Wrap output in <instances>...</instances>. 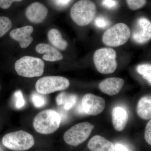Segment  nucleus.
<instances>
[{"instance_id": "31", "label": "nucleus", "mask_w": 151, "mask_h": 151, "mask_svg": "<svg viewBox=\"0 0 151 151\" xmlns=\"http://www.w3.org/2000/svg\"><path fill=\"white\" fill-rule=\"evenodd\" d=\"M114 150L116 151H129L125 146L120 144H116L114 147Z\"/></svg>"}, {"instance_id": "21", "label": "nucleus", "mask_w": 151, "mask_h": 151, "mask_svg": "<svg viewBox=\"0 0 151 151\" xmlns=\"http://www.w3.org/2000/svg\"><path fill=\"white\" fill-rule=\"evenodd\" d=\"M31 97L33 104L36 108H42L46 105L47 100L43 94L35 92L32 94Z\"/></svg>"}, {"instance_id": "14", "label": "nucleus", "mask_w": 151, "mask_h": 151, "mask_svg": "<svg viewBox=\"0 0 151 151\" xmlns=\"http://www.w3.org/2000/svg\"><path fill=\"white\" fill-rule=\"evenodd\" d=\"M38 53L44 54L42 58L49 62H54L63 58L62 54L56 49L45 43H40L36 47Z\"/></svg>"}, {"instance_id": "9", "label": "nucleus", "mask_w": 151, "mask_h": 151, "mask_svg": "<svg viewBox=\"0 0 151 151\" xmlns=\"http://www.w3.org/2000/svg\"><path fill=\"white\" fill-rule=\"evenodd\" d=\"M132 40L135 43L143 45L147 43L151 38V23L147 19L144 17L139 18L131 31Z\"/></svg>"}, {"instance_id": "24", "label": "nucleus", "mask_w": 151, "mask_h": 151, "mask_svg": "<svg viewBox=\"0 0 151 151\" xmlns=\"http://www.w3.org/2000/svg\"><path fill=\"white\" fill-rule=\"evenodd\" d=\"M14 97L15 101V107L17 109H20L23 107L25 102L22 93L20 90H17L14 94Z\"/></svg>"}, {"instance_id": "29", "label": "nucleus", "mask_w": 151, "mask_h": 151, "mask_svg": "<svg viewBox=\"0 0 151 151\" xmlns=\"http://www.w3.org/2000/svg\"><path fill=\"white\" fill-rule=\"evenodd\" d=\"M23 0H0V8L2 9H8L14 2H20Z\"/></svg>"}, {"instance_id": "33", "label": "nucleus", "mask_w": 151, "mask_h": 151, "mask_svg": "<svg viewBox=\"0 0 151 151\" xmlns=\"http://www.w3.org/2000/svg\"><path fill=\"white\" fill-rule=\"evenodd\" d=\"M1 85H0V90H1Z\"/></svg>"}, {"instance_id": "17", "label": "nucleus", "mask_w": 151, "mask_h": 151, "mask_svg": "<svg viewBox=\"0 0 151 151\" xmlns=\"http://www.w3.org/2000/svg\"><path fill=\"white\" fill-rule=\"evenodd\" d=\"M47 37L50 43L56 48L60 50H65L68 43L63 39L60 32L56 29H52L49 31Z\"/></svg>"}, {"instance_id": "27", "label": "nucleus", "mask_w": 151, "mask_h": 151, "mask_svg": "<svg viewBox=\"0 0 151 151\" xmlns=\"http://www.w3.org/2000/svg\"><path fill=\"white\" fill-rule=\"evenodd\" d=\"M52 4L58 8H64L71 3L72 0H51Z\"/></svg>"}, {"instance_id": "16", "label": "nucleus", "mask_w": 151, "mask_h": 151, "mask_svg": "<svg viewBox=\"0 0 151 151\" xmlns=\"http://www.w3.org/2000/svg\"><path fill=\"white\" fill-rule=\"evenodd\" d=\"M88 147L91 151H115L113 143L99 135L94 136L90 140Z\"/></svg>"}, {"instance_id": "8", "label": "nucleus", "mask_w": 151, "mask_h": 151, "mask_svg": "<svg viewBox=\"0 0 151 151\" xmlns=\"http://www.w3.org/2000/svg\"><path fill=\"white\" fill-rule=\"evenodd\" d=\"M93 129L92 125L89 122L76 124L65 132L63 139L68 145L77 147L88 139Z\"/></svg>"}, {"instance_id": "11", "label": "nucleus", "mask_w": 151, "mask_h": 151, "mask_svg": "<svg viewBox=\"0 0 151 151\" xmlns=\"http://www.w3.org/2000/svg\"><path fill=\"white\" fill-rule=\"evenodd\" d=\"M48 12V9L45 6L41 3L36 2L27 7L25 12V15L31 22L40 24L44 21Z\"/></svg>"}, {"instance_id": "26", "label": "nucleus", "mask_w": 151, "mask_h": 151, "mask_svg": "<svg viewBox=\"0 0 151 151\" xmlns=\"http://www.w3.org/2000/svg\"><path fill=\"white\" fill-rule=\"evenodd\" d=\"M102 5L108 9H115L118 6L116 0H102Z\"/></svg>"}, {"instance_id": "1", "label": "nucleus", "mask_w": 151, "mask_h": 151, "mask_svg": "<svg viewBox=\"0 0 151 151\" xmlns=\"http://www.w3.org/2000/svg\"><path fill=\"white\" fill-rule=\"evenodd\" d=\"M61 117L56 111L45 110L37 114L33 121V127L37 132L42 134H52L59 129Z\"/></svg>"}, {"instance_id": "20", "label": "nucleus", "mask_w": 151, "mask_h": 151, "mask_svg": "<svg viewBox=\"0 0 151 151\" xmlns=\"http://www.w3.org/2000/svg\"><path fill=\"white\" fill-rule=\"evenodd\" d=\"M12 27L10 19L5 16H0V38L5 35Z\"/></svg>"}, {"instance_id": "28", "label": "nucleus", "mask_w": 151, "mask_h": 151, "mask_svg": "<svg viewBox=\"0 0 151 151\" xmlns=\"http://www.w3.org/2000/svg\"><path fill=\"white\" fill-rule=\"evenodd\" d=\"M145 138L146 142L150 145H151V121L150 120L145 128Z\"/></svg>"}, {"instance_id": "7", "label": "nucleus", "mask_w": 151, "mask_h": 151, "mask_svg": "<svg viewBox=\"0 0 151 151\" xmlns=\"http://www.w3.org/2000/svg\"><path fill=\"white\" fill-rule=\"evenodd\" d=\"M70 85L68 79L63 76H47L40 78L35 84L38 93L43 95L67 89Z\"/></svg>"}, {"instance_id": "18", "label": "nucleus", "mask_w": 151, "mask_h": 151, "mask_svg": "<svg viewBox=\"0 0 151 151\" xmlns=\"http://www.w3.org/2000/svg\"><path fill=\"white\" fill-rule=\"evenodd\" d=\"M137 113L141 119L150 120L151 118V100L150 96L142 97L137 107Z\"/></svg>"}, {"instance_id": "22", "label": "nucleus", "mask_w": 151, "mask_h": 151, "mask_svg": "<svg viewBox=\"0 0 151 151\" xmlns=\"http://www.w3.org/2000/svg\"><path fill=\"white\" fill-rule=\"evenodd\" d=\"M129 8L132 10H137L145 6L147 0H126Z\"/></svg>"}, {"instance_id": "25", "label": "nucleus", "mask_w": 151, "mask_h": 151, "mask_svg": "<svg viewBox=\"0 0 151 151\" xmlns=\"http://www.w3.org/2000/svg\"><path fill=\"white\" fill-rule=\"evenodd\" d=\"M94 24L97 27L99 28L104 29L108 27L110 25L111 22L105 17L99 16L95 19Z\"/></svg>"}, {"instance_id": "23", "label": "nucleus", "mask_w": 151, "mask_h": 151, "mask_svg": "<svg viewBox=\"0 0 151 151\" xmlns=\"http://www.w3.org/2000/svg\"><path fill=\"white\" fill-rule=\"evenodd\" d=\"M77 97L75 94H67L63 103V106L65 110H69L75 105Z\"/></svg>"}, {"instance_id": "5", "label": "nucleus", "mask_w": 151, "mask_h": 151, "mask_svg": "<svg viewBox=\"0 0 151 151\" xmlns=\"http://www.w3.org/2000/svg\"><path fill=\"white\" fill-rule=\"evenodd\" d=\"M94 61L95 67L100 73H113L117 67L116 52L111 48L97 50L94 54Z\"/></svg>"}, {"instance_id": "15", "label": "nucleus", "mask_w": 151, "mask_h": 151, "mask_svg": "<svg viewBox=\"0 0 151 151\" xmlns=\"http://www.w3.org/2000/svg\"><path fill=\"white\" fill-rule=\"evenodd\" d=\"M113 127L118 132H122L127 125L129 115L126 110L120 107L113 108L112 113Z\"/></svg>"}, {"instance_id": "32", "label": "nucleus", "mask_w": 151, "mask_h": 151, "mask_svg": "<svg viewBox=\"0 0 151 151\" xmlns=\"http://www.w3.org/2000/svg\"><path fill=\"white\" fill-rule=\"evenodd\" d=\"M0 151H4V149H3L2 146L0 145Z\"/></svg>"}, {"instance_id": "30", "label": "nucleus", "mask_w": 151, "mask_h": 151, "mask_svg": "<svg viewBox=\"0 0 151 151\" xmlns=\"http://www.w3.org/2000/svg\"><path fill=\"white\" fill-rule=\"evenodd\" d=\"M67 94L66 92H62L58 95L56 98V102L58 105H63Z\"/></svg>"}, {"instance_id": "10", "label": "nucleus", "mask_w": 151, "mask_h": 151, "mask_svg": "<svg viewBox=\"0 0 151 151\" xmlns=\"http://www.w3.org/2000/svg\"><path fill=\"white\" fill-rule=\"evenodd\" d=\"M105 107V100L94 94H85L82 98L81 108L87 115L97 116L104 111Z\"/></svg>"}, {"instance_id": "3", "label": "nucleus", "mask_w": 151, "mask_h": 151, "mask_svg": "<svg viewBox=\"0 0 151 151\" xmlns=\"http://www.w3.org/2000/svg\"><path fill=\"white\" fill-rule=\"evenodd\" d=\"M14 67L19 75L26 78H33L43 74L45 63L40 58L25 56L17 60Z\"/></svg>"}, {"instance_id": "12", "label": "nucleus", "mask_w": 151, "mask_h": 151, "mask_svg": "<svg viewBox=\"0 0 151 151\" xmlns=\"http://www.w3.org/2000/svg\"><path fill=\"white\" fill-rule=\"evenodd\" d=\"M33 31V27L31 26H26L12 30L9 35L11 38L19 42L21 47L24 49L29 46L33 41L31 36Z\"/></svg>"}, {"instance_id": "19", "label": "nucleus", "mask_w": 151, "mask_h": 151, "mask_svg": "<svg viewBox=\"0 0 151 151\" xmlns=\"http://www.w3.org/2000/svg\"><path fill=\"white\" fill-rule=\"evenodd\" d=\"M137 71L142 76L144 79L151 84V65L150 64H143L139 65L137 67Z\"/></svg>"}, {"instance_id": "2", "label": "nucleus", "mask_w": 151, "mask_h": 151, "mask_svg": "<svg viewBox=\"0 0 151 151\" xmlns=\"http://www.w3.org/2000/svg\"><path fill=\"white\" fill-rule=\"evenodd\" d=\"M96 12L97 8L94 2L90 0H80L71 8L70 15L76 24L85 26L93 20Z\"/></svg>"}, {"instance_id": "4", "label": "nucleus", "mask_w": 151, "mask_h": 151, "mask_svg": "<svg viewBox=\"0 0 151 151\" xmlns=\"http://www.w3.org/2000/svg\"><path fill=\"white\" fill-rule=\"evenodd\" d=\"M6 147L14 151H24L29 150L35 145L32 135L24 131H19L6 134L2 139Z\"/></svg>"}, {"instance_id": "13", "label": "nucleus", "mask_w": 151, "mask_h": 151, "mask_svg": "<svg viewBox=\"0 0 151 151\" xmlns=\"http://www.w3.org/2000/svg\"><path fill=\"white\" fill-rule=\"evenodd\" d=\"M124 84V80L122 78L111 77L101 81L99 84V88L105 94L113 96L120 92Z\"/></svg>"}, {"instance_id": "6", "label": "nucleus", "mask_w": 151, "mask_h": 151, "mask_svg": "<svg viewBox=\"0 0 151 151\" xmlns=\"http://www.w3.org/2000/svg\"><path fill=\"white\" fill-rule=\"evenodd\" d=\"M131 37V30L127 24L119 23L107 29L103 36V43L107 46L118 47L128 41Z\"/></svg>"}]
</instances>
